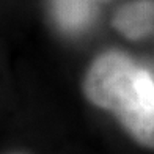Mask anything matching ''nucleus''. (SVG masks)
I'll return each mask as SVG.
<instances>
[{"label":"nucleus","instance_id":"obj_4","mask_svg":"<svg viewBox=\"0 0 154 154\" xmlns=\"http://www.w3.org/2000/svg\"><path fill=\"white\" fill-rule=\"evenodd\" d=\"M99 2H106V0H99Z\"/></svg>","mask_w":154,"mask_h":154},{"label":"nucleus","instance_id":"obj_3","mask_svg":"<svg viewBox=\"0 0 154 154\" xmlns=\"http://www.w3.org/2000/svg\"><path fill=\"white\" fill-rule=\"evenodd\" d=\"M96 0H52L54 17L65 32L87 30L94 17Z\"/></svg>","mask_w":154,"mask_h":154},{"label":"nucleus","instance_id":"obj_1","mask_svg":"<svg viewBox=\"0 0 154 154\" xmlns=\"http://www.w3.org/2000/svg\"><path fill=\"white\" fill-rule=\"evenodd\" d=\"M85 93L118 116L138 143L154 149V75L121 52H107L90 68Z\"/></svg>","mask_w":154,"mask_h":154},{"label":"nucleus","instance_id":"obj_2","mask_svg":"<svg viewBox=\"0 0 154 154\" xmlns=\"http://www.w3.org/2000/svg\"><path fill=\"white\" fill-rule=\"evenodd\" d=\"M115 29L129 39H142L154 32V0H132L116 11Z\"/></svg>","mask_w":154,"mask_h":154}]
</instances>
